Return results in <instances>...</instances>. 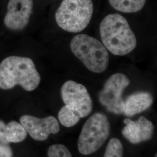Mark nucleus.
I'll return each mask as SVG.
<instances>
[{"label":"nucleus","mask_w":157,"mask_h":157,"mask_svg":"<svg viewBox=\"0 0 157 157\" xmlns=\"http://www.w3.org/2000/svg\"><path fill=\"white\" fill-rule=\"evenodd\" d=\"M100 33L102 43L115 56H126L137 46L136 36L128 21L118 13L109 14L102 19Z\"/></svg>","instance_id":"f257e3e1"},{"label":"nucleus","mask_w":157,"mask_h":157,"mask_svg":"<svg viewBox=\"0 0 157 157\" xmlns=\"http://www.w3.org/2000/svg\"><path fill=\"white\" fill-rule=\"evenodd\" d=\"M40 81V75L29 58L8 56L0 63V89L2 90L19 85L24 90L32 91L39 86Z\"/></svg>","instance_id":"f03ea898"},{"label":"nucleus","mask_w":157,"mask_h":157,"mask_svg":"<svg viewBox=\"0 0 157 157\" xmlns=\"http://www.w3.org/2000/svg\"><path fill=\"white\" fill-rule=\"evenodd\" d=\"M70 46L74 56L90 71L95 73L105 71L109 65V54L99 40L80 34L73 37Z\"/></svg>","instance_id":"7ed1b4c3"},{"label":"nucleus","mask_w":157,"mask_h":157,"mask_svg":"<svg viewBox=\"0 0 157 157\" xmlns=\"http://www.w3.org/2000/svg\"><path fill=\"white\" fill-rule=\"evenodd\" d=\"M93 11L92 0H63L56 12V21L63 30L78 33L89 25Z\"/></svg>","instance_id":"20e7f679"},{"label":"nucleus","mask_w":157,"mask_h":157,"mask_svg":"<svg viewBox=\"0 0 157 157\" xmlns=\"http://www.w3.org/2000/svg\"><path fill=\"white\" fill-rule=\"evenodd\" d=\"M110 129V123L105 114H93L85 122L79 135L78 151L85 155L95 152L107 141Z\"/></svg>","instance_id":"39448f33"},{"label":"nucleus","mask_w":157,"mask_h":157,"mask_svg":"<svg viewBox=\"0 0 157 157\" xmlns=\"http://www.w3.org/2000/svg\"><path fill=\"white\" fill-rule=\"evenodd\" d=\"M130 83L128 77L122 73H115L108 78L98 95L100 103L108 111L115 114L124 113L122 94Z\"/></svg>","instance_id":"423d86ee"},{"label":"nucleus","mask_w":157,"mask_h":157,"mask_svg":"<svg viewBox=\"0 0 157 157\" xmlns=\"http://www.w3.org/2000/svg\"><path fill=\"white\" fill-rule=\"evenodd\" d=\"M61 98L65 105L76 112L81 118H85L92 112L93 100L86 87L73 80H68L62 85Z\"/></svg>","instance_id":"0eeeda50"},{"label":"nucleus","mask_w":157,"mask_h":157,"mask_svg":"<svg viewBox=\"0 0 157 157\" xmlns=\"http://www.w3.org/2000/svg\"><path fill=\"white\" fill-rule=\"evenodd\" d=\"M20 122L35 140H45L51 134H56L60 130L58 120L52 116L39 118L25 115L20 118Z\"/></svg>","instance_id":"6e6552de"},{"label":"nucleus","mask_w":157,"mask_h":157,"mask_svg":"<svg viewBox=\"0 0 157 157\" xmlns=\"http://www.w3.org/2000/svg\"><path fill=\"white\" fill-rule=\"evenodd\" d=\"M4 17L6 27L13 30H21L29 23L33 9V0H9Z\"/></svg>","instance_id":"1a4fd4ad"},{"label":"nucleus","mask_w":157,"mask_h":157,"mask_svg":"<svg viewBox=\"0 0 157 157\" xmlns=\"http://www.w3.org/2000/svg\"><path fill=\"white\" fill-rule=\"evenodd\" d=\"M124 123L126 126L122 131V135L133 144L149 140L154 134V124L151 121L143 116H141L135 121L125 119Z\"/></svg>","instance_id":"9d476101"},{"label":"nucleus","mask_w":157,"mask_h":157,"mask_svg":"<svg viewBox=\"0 0 157 157\" xmlns=\"http://www.w3.org/2000/svg\"><path fill=\"white\" fill-rule=\"evenodd\" d=\"M154 98L151 93L139 91L128 96L124 102V113L127 117H133L144 112L151 107Z\"/></svg>","instance_id":"9b49d317"},{"label":"nucleus","mask_w":157,"mask_h":157,"mask_svg":"<svg viewBox=\"0 0 157 157\" xmlns=\"http://www.w3.org/2000/svg\"><path fill=\"white\" fill-rule=\"evenodd\" d=\"M109 2L118 11L135 13L144 8L146 0H109Z\"/></svg>","instance_id":"f8f14e48"},{"label":"nucleus","mask_w":157,"mask_h":157,"mask_svg":"<svg viewBox=\"0 0 157 157\" xmlns=\"http://www.w3.org/2000/svg\"><path fill=\"white\" fill-rule=\"evenodd\" d=\"M27 132L21 124L17 121H12L6 124V139L9 143H17L24 140L26 136Z\"/></svg>","instance_id":"ddd939ff"},{"label":"nucleus","mask_w":157,"mask_h":157,"mask_svg":"<svg viewBox=\"0 0 157 157\" xmlns=\"http://www.w3.org/2000/svg\"><path fill=\"white\" fill-rule=\"evenodd\" d=\"M58 120L65 127L71 128L78 124L80 119L78 115L66 105L61 108L58 112Z\"/></svg>","instance_id":"4468645a"},{"label":"nucleus","mask_w":157,"mask_h":157,"mask_svg":"<svg viewBox=\"0 0 157 157\" xmlns=\"http://www.w3.org/2000/svg\"><path fill=\"white\" fill-rule=\"evenodd\" d=\"M123 152L124 148L121 141L112 138L107 144L104 157H123Z\"/></svg>","instance_id":"2eb2a0df"},{"label":"nucleus","mask_w":157,"mask_h":157,"mask_svg":"<svg viewBox=\"0 0 157 157\" xmlns=\"http://www.w3.org/2000/svg\"><path fill=\"white\" fill-rule=\"evenodd\" d=\"M47 155L48 157H72L67 147L61 144L51 146L48 150Z\"/></svg>","instance_id":"dca6fc26"},{"label":"nucleus","mask_w":157,"mask_h":157,"mask_svg":"<svg viewBox=\"0 0 157 157\" xmlns=\"http://www.w3.org/2000/svg\"><path fill=\"white\" fill-rule=\"evenodd\" d=\"M0 157H13V151L10 144H0Z\"/></svg>","instance_id":"f3484780"},{"label":"nucleus","mask_w":157,"mask_h":157,"mask_svg":"<svg viewBox=\"0 0 157 157\" xmlns=\"http://www.w3.org/2000/svg\"><path fill=\"white\" fill-rule=\"evenodd\" d=\"M6 124L4 121L0 120V144H10L6 139Z\"/></svg>","instance_id":"a211bd4d"},{"label":"nucleus","mask_w":157,"mask_h":157,"mask_svg":"<svg viewBox=\"0 0 157 157\" xmlns=\"http://www.w3.org/2000/svg\"><path fill=\"white\" fill-rule=\"evenodd\" d=\"M155 157H157V154H155Z\"/></svg>","instance_id":"6ab92c4d"}]
</instances>
